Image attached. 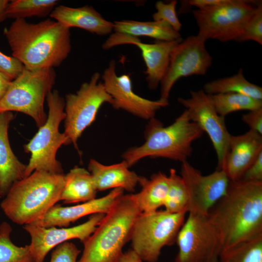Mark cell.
<instances>
[{
  "label": "cell",
  "mask_w": 262,
  "mask_h": 262,
  "mask_svg": "<svg viewBox=\"0 0 262 262\" xmlns=\"http://www.w3.org/2000/svg\"><path fill=\"white\" fill-rule=\"evenodd\" d=\"M203 133L199 125L190 120L186 109L168 126L154 117L146 126L144 143L128 149L122 157L129 167L147 157L182 163L191 155L193 143Z\"/></svg>",
  "instance_id": "cell-4"
},
{
  "label": "cell",
  "mask_w": 262,
  "mask_h": 262,
  "mask_svg": "<svg viewBox=\"0 0 262 262\" xmlns=\"http://www.w3.org/2000/svg\"><path fill=\"white\" fill-rule=\"evenodd\" d=\"M3 33L12 56L29 70L58 66L71 51L69 29L50 19L37 23L15 19Z\"/></svg>",
  "instance_id": "cell-2"
},
{
  "label": "cell",
  "mask_w": 262,
  "mask_h": 262,
  "mask_svg": "<svg viewBox=\"0 0 262 262\" xmlns=\"http://www.w3.org/2000/svg\"><path fill=\"white\" fill-rule=\"evenodd\" d=\"M81 250L71 242H66L52 252L50 262H77Z\"/></svg>",
  "instance_id": "cell-34"
},
{
  "label": "cell",
  "mask_w": 262,
  "mask_h": 262,
  "mask_svg": "<svg viewBox=\"0 0 262 262\" xmlns=\"http://www.w3.org/2000/svg\"><path fill=\"white\" fill-rule=\"evenodd\" d=\"M65 179L60 197L64 203L85 202L96 198L98 191L88 170L75 166L65 175Z\"/></svg>",
  "instance_id": "cell-24"
},
{
  "label": "cell",
  "mask_w": 262,
  "mask_h": 262,
  "mask_svg": "<svg viewBox=\"0 0 262 262\" xmlns=\"http://www.w3.org/2000/svg\"><path fill=\"white\" fill-rule=\"evenodd\" d=\"M46 99L49 109L47 119L29 143L24 146L25 151L31 153L25 177L35 170L64 174L61 164L56 159V153L62 145L70 144L66 135L59 131L61 122L66 117L65 102L56 90L51 91Z\"/></svg>",
  "instance_id": "cell-6"
},
{
  "label": "cell",
  "mask_w": 262,
  "mask_h": 262,
  "mask_svg": "<svg viewBox=\"0 0 262 262\" xmlns=\"http://www.w3.org/2000/svg\"><path fill=\"white\" fill-rule=\"evenodd\" d=\"M11 226L3 222L0 225V262H34L29 245L18 246L10 238Z\"/></svg>",
  "instance_id": "cell-30"
},
{
  "label": "cell",
  "mask_w": 262,
  "mask_h": 262,
  "mask_svg": "<svg viewBox=\"0 0 262 262\" xmlns=\"http://www.w3.org/2000/svg\"><path fill=\"white\" fill-rule=\"evenodd\" d=\"M182 38L172 41H158L153 44L142 43L139 38L124 34L121 43L132 44L141 50L146 66V80L149 88L156 89L160 84L168 66L170 55L174 47Z\"/></svg>",
  "instance_id": "cell-19"
},
{
  "label": "cell",
  "mask_w": 262,
  "mask_h": 262,
  "mask_svg": "<svg viewBox=\"0 0 262 262\" xmlns=\"http://www.w3.org/2000/svg\"><path fill=\"white\" fill-rule=\"evenodd\" d=\"M119 262H142V261L132 249L124 252Z\"/></svg>",
  "instance_id": "cell-38"
},
{
  "label": "cell",
  "mask_w": 262,
  "mask_h": 262,
  "mask_svg": "<svg viewBox=\"0 0 262 262\" xmlns=\"http://www.w3.org/2000/svg\"><path fill=\"white\" fill-rule=\"evenodd\" d=\"M133 194L122 195L84 242L77 262H119L130 240L132 227L141 213Z\"/></svg>",
  "instance_id": "cell-5"
},
{
  "label": "cell",
  "mask_w": 262,
  "mask_h": 262,
  "mask_svg": "<svg viewBox=\"0 0 262 262\" xmlns=\"http://www.w3.org/2000/svg\"><path fill=\"white\" fill-rule=\"evenodd\" d=\"M208 215L220 234L221 254L262 235V181L230 180Z\"/></svg>",
  "instance_id": "cell-1"
},
{
  "label": "cell",
  "mask_w": 262,
  "mask_h": 262,
  "mask_svg": "<svg viewBox=\"0 0 262 262\" xmlns=\"http://www.w3.org/2000/svg\"><path fill=\"white\" fill-rule=\"evenodd\" d=\"M129 168L124 160L107 165L91 159L88 165V170L98 191L120 188L129 192H134L140 176Z\"/></svg>",
  "instance_id": "cell-22"
},
{
  "label": "cell",
  "mask_w": 262,
  "mask_h": 262,
  "mask_svg": "<svg viewBox=\"0 0 262 262\" xmlns=\"http://www.w3.org/2000/svg\"><path fill=\"white\" fill-rule=\"evenodd\" d=\"M190 94V98H180L178 101L186 108L190 120L209 136L217 155L216 170H221L231 135L226 127L225 117L217 114L203 90L191 91Z\"/></svg>",
  "instance_id": "cell-13"
},
{
  "label": "cell",
  "mask_w": 262,
  "mask_h": 262,
  "mask_svg": "<svg viewBox=\"0 0 262 262\" xmlns=\"http://www.w3.org/2000/svg\"><path fill=\"white\" fill-rule=\"evenodd\" d=\"M239 180L247 182L262 181V152L245 171Z\"/></svg>",
  "instance_id": "cell-36"
},
{
  "label": "cell",
  "mask_w": 262,
  "mask_h": 262,
  "mask_svg": "<svg viewBox=\"0 0 262 262\" xmlns=\"http://www.w3.org/2000/svg\"><path fill=\"white\" fill-rule=\"evenodd\" d=\"M255 2L226 0L219 5L193 11L198 28L196 36L204 42L209 39L223 42L235 41L255 11Z\"/></svg>",
  "instance_id": "cell-9"
},
{
  "label": "cell",
  "mask_w": 262,
  "mask_h": 262,
  "mask_svg": "<svg viewBox=\"0 0 262 262\" xmlns=\"http://www.w3.org/2000/svg\"><path fill=\"white\" fill-rule=\"evenodd\" d=\"M208 96L217 114L224 117L232 112L262 108V100L242 94L227 93Z\"/></svg>",
  "instance_id": "cell-27"
},
{
  "label": "cell",
  "mask_w": 262,
  "mask_h": 262,
  "mask_svg": "<svg viewBox=\"0 0 262 262\" xmlns=\"http://www.w3.org/2000/svg\"><path fill=\"white\" fill-rule=\"evenodd\" d=\"M262 152V135L250 130L245 133L231 135L223 170L230 181L239 180Z\"/></svg>",
  "instance_id": "cell-18"
},
{
  "label": "cell",
  "mask_w": 262,
  "mask_h": 262,
  "mask_svg": "<svg viewBox=\"0 0 262 262\" xmlns=\"http://www.w3.org/2000/svg\"><path fill=\"white\" fill-rule=\"evenodd\" d=\"M205 43L196 35H191L174 47L168 68L160 83V98L168 99L173 85L180 78L206 73L212 58Z\"/></svg>",
  "instance_id": "cell-12"
},
{
  "label": "cell",
  "mask_w": 262,
  "mask_h": 262,
  "mask_svg": "<svg viewBox=\"0 0 262 262\" xmlns=\"http://www.w3.org/2000/svg\"><path fill=\"white\" fill-rule=\"evenodd\" d=\"M65 174L35 170L13 184L0 203L4 214L18 225L40 219L60 200Z\"/></svg>",
  "instance_id": "cell-3"
},
{
  "label": "cell",
  "mask_w": 262,
  "mask_h": 262,
  "mask_svg": "<svg viewBox=\"0 0 262 262\" xmlns=\"http://www.w3.org/2000/svg\"><path fill=\"white\" fill-rule=\"evenodd\" d=\"M105 214H91L85 222L71 228H44L34 224L24 225L31 238L29 245L34 262H44L47 254L54 247L68 240L78 239L84 242L95 231Z\"/></svg>",
  "instance_id": "cell-16"
},
{
  "label": "cell",
  "mask_w": 262,
  "mask_h": 262,
  "mask_svg": "<svg viewBox=\"0 0 262 262\" xmlns=\"http://www.w3.org/2000/svg\"><path fill=\"white\" fill-rule=\"evenodd\" d=\"M138 184L142 187L141 190L133 195L142 213L153 212L164 206L169 189L168 176L159 172L153 174L150 179L140 176Z\"/></svg>",
  "instance_id": "cell-23"
},
{
  "label": "cell",
  "mask_w": 262,
  "mask_h": 262,
  "mask_svg": "<svg viewBox=\"0 0 262 262\" xmlns=\"http://www.w3.org/2000/svg\"><path fill=\"white\" fill-rule=\"evenodd\" d=\"M102 79L106 91L113 99L112 105L116 109H123L141 118L150 120L154 117L158 110L169 104L168 99L160 98L151 100L136 94L132 90L130 76L117 75L114 60L104 70Z\"/></svg>",
  "instance_id": "cell-15"
},
{
  "label": "cell",
  "mask_w": 262,
  "mask_h": 262,
  "mask_svg": "<svg viewBox=\"0 0 262 262\" xmlns=\"http://www.w3.org/2000/svg\"><path fill=\"white\" fill-rule=\"evenodd\" d=\"M124 190L113 189L107 195L83 203L68 207L55 204L39 220L32 223L44 228L67 227L71 223L89 214H106Z\"/></svg>",
  "instance_id": "cell-17"
},
{
  "label": "cell",
  "mask_w": 262,
  "mask_h": 262,
  "mask_svg": "<svg viewBox=\"0 0 262 262\" xmlns=\"http://www.w3.org/2000/svg\"><path fill=\"white\" fill-rule=\"evenodd\" d=\"M177 1L171 0L168 3L158 1L155 4L157 12L153 14V21H164L168 23L176 32H179L182 24L178 19L176 11Z\"/></svg>",
  "instance_id": "cell-33"
},
{
  "label": "cell",
  "mask_w": 262,
  "mask_h": 262,
  "mask_svg": "<svg viewBox=\"0 0 262 262\" xmlns=\"http://www.w3.org/2000/svg\"><path fill=\"white\" fill-rule=\"evenodd\" d=\"M219 262H262V235L222 253Z\"/></svg>",
  "instance_id": "cell-29"
},
{
  "label": "cell",
  "mask_w": 262,
  "mask_h": 262,
  "mask_svg": "<svg viewBox=\"0 0 262 262\" xmlns=\"http://www.w3.org/2000/svg\"><path fill=\"white\" fill-rule=\"evenodd\" d=\"M9 1L8 0H0V22L6 18L5 12Z\"/></svg>",
  "instance_id": "cell-40"
},
{
  "label": "cell",
  "mask_w": 262,
  "mask_h": 262,
  "mask_svg": "<svg viewBox=\"0 0 262 262\" xmlns=\"http://www.w3.org/2000/svg\"><path fill=\"white\" fill-rule=\"evenodd\" d=\"M242 120L248 126L250 130L262 135V108L249 111L243 115Z\"/></svg>",
  "instance_id": "cell-37"
},
{
  "label": "cell",
  "mask_w": 262,
  "mask_h": 262,
  "mask_svg": "<svg viewBox=\"0 0 262 262\" xmlns=\"http://www.w3.org/2000/svg\"><path fill=\"white\" fill-rule=\"evenodd\" d=\"M186 213L157 210L139 214L133 224L130 241L131 249L142 262H157L162 248L176 242Z\"/></svg>",
  "instance_id": "cell-8"
},
{
  "label": "cell",
  "mask_w": 262,
  "mask_h": 262,
  "mask_svg": "<svg viewBox=\"0 0 262 262\" xmlns=\"http://www.w3.org/2000/svg\"><path fill=\"white\" fill-rule=\"evenodd\" d=\"M100 77L98 72L94 73L89 82L83 83L76 93L66 96L64 133L77 149L78 139L95 120L101 105L113 103Z\"/></svg>",
  "instance_id": "cell-11"
},
{
  "label": "cell",
  "mask_w": 262,
  "mask_h": 262,
  "mask_svg": "<svg viewBox=\"0 0 262 262\" xmlns=\"http://www.w3.org/2000/svg\"><path fill=\"white\" fill-rule=\"evenodd\" d=\"M14 119L12 112L0 113V197H4L14 183L25 177L26 165L14 154L8 131Z\"/></svg>",
  "instance_id": "cell-21"
},
{
  "label": "cell",
  "mask_w": 262,
  "mask_h": 262,
  "mask_svg": "<svg viewBox=\"0 0 262 262\" xmlns=\"http://www.w3.org/2000/svg\"><path fill=\"white\" fill-rule=\"evenodd\" d=\"M180 176L188 195L187 213L208 215L226 194L229 180L223 170L203 175L187 161L181 163Z\"/></svg>",
  "instance_id": "cell-14"
},
{
  "label": "cell",
  "mask_w": 262,
  "mask_h": 262,
  "mask_svg": "<svg viewBox=\"0 0 262 262\" xmlns=\"http://www.w3.org/2000/svg\"><path fill=\"white\" fill-rule=\"evenodd\" d=\"M24 68L22 64L13 56H9L0 51V72L12 80L16 78Z\"/></svg>",
  "instance_id": "cell-35"
},
{
  "label": "cell",
  "mask_w": 262,
  "mask_h": 262,
  "mask_svg": "<svg viewBox=\"0 0 262 262\" xmlns=\"http://www.w3.org/2000/svg\"><path fill=\"white\" fill-rule=\"evenodd\" d=\"M169 189L164 206L171 213H187L188 195L184 181L175 169L171 168L168 176Z\"/></svg>",
  "instance_id": "cell-31"
},
{
  "label": "cell",
  "mask_w": 262,
  "mask_h": 262,
  "mask_svg": "<svg viewBox=\"0 0 262 262\" xmlns=\"http://www.w3.org/2000/svg\"><path fill=\"white\" fill-rule=\"evenodd\" d=\"M203 90L208 95L235 93L262 100V88L248 82L244 76L242 68L232 76L206 83Z\"/></svg>",
  "instance_id": "cell-26"
},
{
  "label": "cell",
  "mask_w": 262,
  "mask_h": 262,
  "mask_svg": "<svg viewBox=\"0 0 262 262\" xmlns=\"http://www.w3.org/2000/svg\"><path fill=\"white\" fill-rule=\"evenodd\" d=\"M188 213L177 236L175 262H219L222 244L217 229L208 215Z\"/></svg>",
  "instance_id": "cell-10"
},
{
  "label": "cell",
  "mask_w": 262,
  "mask_h": 262,
  "mask_svg": "<svg viewBox=\"0 0 262 262\" xmlns=\"http://www.w3.org/2000/svg\"><path fill=\"white\" fill-rule=\"evenodd\" d=\"M50 16L66 28H79L98 35L108 34L114 30L113 22L105 19L93 7L88 5L78 8L56 6Z\"/></svg>",
  "instance_id": "cell-20"
},
{
  "label": "cell",
  "mask_w": 262,
  "mask_h": 262,
  "mask_svg": "<svg viewBox=\"0 0 262 262\" xmlns=\"http://www.w3.org/2000/svg\"><path fill=\"white\" fill-rule=\"evenodd\" d=\"M13 80L0 72V100L2 98Z\"/></svg>",
  "instance_id": "cell-39"
},
{
  "label": "cell",
  "mask_w": 262,
  "mask_h": 262,
  "mask_svg": "<svg viewBox=\"0 0 262 262\" xmlns=\"http://www.w3.org/2000/svg\"><path fill=\"white\" fill-rule=\"evenodd\" d=\"M113 23V31L115 32L134 37L146 36L164 41H172L181 38L179 32L175 31L168 23L164 21L123 20L115 21Z\"/></svg>",
  "instance_id": "cell-25"
},
{
  "label": "cell",
  "mask_w": 262,
  "mask_h": 262,
  "mask_svg": "<svg viewBox=\"0 0 262 262\" xmlns=\"http://www.w3.org/2000/svg\"><path fill=\"white\" fill-rule=\"evenodd\" d=\"M59 2L57 0H13L7 7L6 18L24 19L50 14Z\"/></svg>",
  "instance_id": "cell-28"
},
{
  "label": "cell",
  "mask_w": 262,
  "mask_h": 262,
  "mask_svg": "<svg viewBox=\"0 0 262 262\" xmlns=\"http://www.w3.org/2000/svg\"><path fill=\"white\" fill-rule=\"evenodd\" d=\"M254 41L262 45V4L257 3L252 15L246 24L241 34L235 40L238 42Z\"/></svg>",
  "instance_id": "cell-32"
},
{
  "label": "cell",
  "mask_w": 262,
  "mask_h": 262,
  "mask_svg": "<svg viewBox=\"0 0 262 262\" xmlns=\"http://www.w3.org/2000/svg\"><path fill=\"white\" fill-rule=\"evenodd\" d=\"M56 75L53 68L31 70L24 67L11 82L0 100V113L18 112L30 116L40 128L48 115L44 101L52 90Z\"/></svg>",
  "instance_id": "cell-7"
}]
</instances>
